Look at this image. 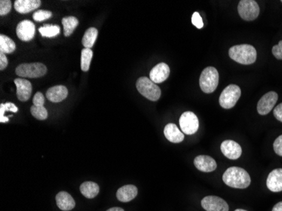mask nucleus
Returning a JSON list of instances; mask_svg holds the SVG:
<instances>
[{"mask_svg":"<svg viewBox=\"0 0 282 211\" xmlns=\"http://www.w3.org/2000/svg\"><path fill=\"white\" fill-rule=\"evenodd\" d=\"M223 182L228 186L234 188H247L251 184V178L249 172L237 166H231L228 168L222 177Z\"/></svg>","mask_w":282,"mask_h":211,"instance_id":"obj_1","label":"nucleus"},{"mask_svg":"<svg viewBox=\"0 0 282 211\" xmlns=\"http://www.w3.org/2000/svg\"><path fill=\"white\" fill-rule=\"evenodd\" d=\"M229 56L237 63L250 65L257 59V51L255 47L249 44H241L231 47L229 49Z\"/></svg>","mask_w":282,"mask_h":211,"instance_id":"obj_2","label":"nucleus"},{"mask_svg":"<svg viewBox=\"0 0 282 211\" xmlns=\"http://www.w3.org/2000/svg\"><path fill=\"white\" fill-rule=\"evenodd\" d=\"M136 88L143 97L152 102L160 99L161 89L148 77H140L136 81Z\"/></svg>","mask_w":282,"mask_h":211,"instance_id":"obj_3","label":"nucleus"},{"mask_svg":"<svg viewBox=\"0 0 282 211\" xmlns=\"http://www.w3.org/2000/svg\"><path fill=\"white\" fill-rule=\"evenodd\" d=\"M219 84V73L214 67H207L201 73L200 86L205 93H212Z\"/></svg>","mask_w":282,"mask_h":211,"instance_id":"obj_4","label":"nucleus"},{"mask_svg":"<svg viewBox=\"0 0 282 211\" xmlns=\"http://www.w3.org/2000/svg\"><path fill=\"white\" fill-rule=\"evenodd\" d=\"M47 67L42 63H22L19 65L15 73L19 77L40 78L47 74Z\"/></svg>","mask_w":282,"mask_h":211,"instance_id":"obj_5","label":"nucleus"},{"mask_svg":"<svg viewBox=\"0 0 282 211\" xmlns=\"http://www.w3.org/2000/svg\"><path fill=\"white\" fill-rule=\"evenodd\" d=\"M241 97V89L237 84H229L222 91L219 103L225 109L232 108Z\"/></svg>","mask_w":282,"mask_h":211,"instance_id":"obj_6","label":"nucleus"},{"mask_svg":"<svg viewBox=\"0 0 282 211\" xmlns=\"http://www.w3.org/2000/svg\"><path fill=\"white\" fill-rule=\"evenodd\" d=\"M240 17L247 21H255L258 18L260 9L258 3L254 0H242L237 6Z\"/></svg>","mask_w":282,"mask_h":211,"instance_id":"obj_7","label":"nucleus"},{"mask_svg":"<svg viewBox=\"0 0 282 211\" xmlns=\"http://www.w3.org/2000/svg\"><path fill=\"white\" fill-rule=\"evenodd\" d=\"M179 124L182 133L188 135L196 133L200 127L197 116L192 112H183L179 119Z\"/></svg>","mask_w":282,"mask_h":211,"instance_id":"obj_8","label":"nucleus"},{"mask_svg":"<svg viewBox=\"0 0 282 211\" xmlns=\"http://www.w3.org/2000/svg\"><path fill=\"white\" fill-rule=\"evenodd\" d=\"M278 100L276 91H270L264 95L258 101L257 111L260 115H267L273 110Z\"/></svg>","mask_w":282,"mask_h":211,"instance_id":"obj_9","label":"nucleus"},{"mask_svg":"<svg viewBox=\"0 0 282 211\" xmlns=\"http://www.w3.org/2000/svg\"><path fill=\"white\" fill-rule=\"evenodd\" d=\"M201 205L206 211H229L228 203L224 199L217 196L205 197L201 201Z\"/></svg>","mask_w":282,"mask_h":211,"instance_id":"obj_10","label":"nucleus"},{"mask_svg":"<svg viewBox=\"0 0 282 211\" xmlns=\"http://www.w3.org/2000/svg\"><path fill=\"white\" fill-rule=\"evenodd\" d=\"M35 25L30 21L25 20L17 25L16 34L20 39L23 42H30L35 36Z\"/></svg>","mask_w":282,"mask_h":211,"instance_id":"obj_11","label":"nucleus"},{"mask_svg":"<svg viewBox=\"0 0 282 211\" xmlns=\"http://www.w3.org/2000/svg\"><path fill=\"white\" fill-rule=\"evenodd\" d=\"M221 151L225 157L231 160H237L242 156V147L233 140H225L221 145Z\"/></svg>","mask_w":282,"mask_h":211,"instance_id":"obj_12","label":"nucleus"},{"mask_svg":"<svg viewBox=\"0 0 282 211\" xmlns=\"http://www.w3.org/2000/svg\"><path fill=\"white\" fill-rule=\"evenodd\" d=\"M16 85V95L21 102H26L30 99L32 92V85L26 79L17 78L15 79Z\"/></svg>","mask_w":282,"mask_h":211,"instance_id":"obj_13","label":"nucleus"},{"mask_svg":"<svg viewBox=\"0 0 282 211\" xmlns=\"http://www.w3.org/2000/svg\"><path fill=\"white\" fill-rule=\"evenodd\" d=\"M170 76V68L167 63H160L155 65L150 72V79L155 84H159L167 80Z\"/></svg>","mask_w":282,"mask_h":211,"instance_id":"obj_14","label":"nucleus"},{"mask_svg":"<svg viewBox=\"0 0 282 211\" xmlns=\"http://www.w3.org/2000/svg\"><path fill=\"white\" fill-rule=\"evenodd\" d=\"M267 187L271 192L278 193L282 191V168L275 169L268 176Z\"/></svg>","mask_w":282,"mask_h":211,"instance_id":"obj_15","label":"nucleus"},{"mask_svg":"<svg viewBox=\"0 0 282 211\" xmlns=\"http://www.w3.org/2000/svg\"><path fill=\"white\" fill-rule=\"evenodd\" d=\"M194 163L196 168L203 172H214L217 167L215 160L209 156H199L194 159Z\"/></svg>","mask_w":282,"mask_h":211,"instance_id":"obj_16","label":"nucleus"},{"mask_svg":"<svg viewBox=\"0 0 282 211\" xmlns=\"http://www.w3.org/2000/svg\"><path fill=\"white\" fill-rule=\"evenodd\" d=\"M68 97L67 88L64 85H56L49 88L46 93V97L52 103H60Z\"/></svg>","mask_w":282,"mask_h":211,"instance_id":"obj_17","label":"nucleus"},{"mask_svg":"<svg viewBox=\"0 0 282 211\" xmlns=\"http://www.w3.org/2000/svg\"><path fill=\"white\" fill-rule=\"evenodd\" d=\"M56 203L61 211H70L76 207L75 199L67 192H59L56 195Z\"/></svg>","mask_w":282,"mask_h":211,"instance_id":"obj_18","label":"nucleus"},{"mask_svg":"<svg viewBox=\"0 0 282 211\" xmlns=\"http://www.w3.org/2000/svg\"><path fill=\"white\" fill-rule=\"evenodd\" d=\"M164 134L167 140L175 144L181 143L184 139V134L179 130L176 124H168L165 126Z\"/></svg>","mask_w":282,"mask_h":211,"instance_id":"obj_19","label":"nucleus"},{"mask_svg":"<svg viewBox=\"0 0 282 211\" xmlns=\"http://www.w3.org/2000/svg\"><path fill=\"white\" fill-rule=\"evenodd\" d=\"M41 3L40 0H16L15 9L20 14H27L39 8Z\"/></svg>","mask_w":282,"mask_h":211,"instance_id":"obj_20","label":"nucleus"},{"mask_svg":"<svg viewBox=\"0 0 282 211\" xmlns=\"http://www.w3.org/2000/svg\"><path fill=\"white\" fill-rule=\"evenodd\" d=\"M138 188L134 185H125L120 187L117 192V199L120 202L127 203L137 196Z\"/></svg>","mask_w":282,"mask_h":211,"instance_id":"obj_21","label":"nucleus"},{"mask_svg":"<svg viewBox=\"0 0 282 211\" xmlns=\"http://www.w3.org/2000/svg\"><path fill=\"white\" fill-rule=\"evenodd\" d=\"M80 193L87 199H93L97 196L100 191V187L93 182H85L79 187Z\"/></svg>","mask_w":282,"mask_h":211,"instance_id":"obj_22","label":"nucleus"},{"mask_svg":"<svg viewBox=\"0 0 282 211\" xmlns=\"http://www.w3.org/2000/svg\"><path fill=\"white\" fill-rule=\"evenodd\" d=\"M97 36H98V30L97 28L91 27L86 30L85 35L82 38V44L85 47V49H91L94 46Z\"/></svg>","mask_w":282,"mask_h":211,"instance_id":"obj_23","label":"nucleus"},{"mask_svg":"<svg viewBox=\"0 0 282 211\" xmlns=\"http://www.w3.org/2000/svg\"><path fill=\"white\" fill-rule=\"evenodd\" d=\"M62 24L64 26V34L65 36H70L71 34L73 33L74 30L79 25L78 19L74 17V16H68L64 17L62 20Z\"/></svg>","mask_w":282,"mask_h":211,"instance_id":"obj_24","label":"nucleus"},{"mask_svg":"<svg viewBox=\"0 0 282 211\" xmlns=\"http://www.w3.org/2000/svg\"><path fill=\"white\" fill-rule=\"evenodd\" d=\"M15 43L7 36H0V52L3 53H12L15 50Z\"/></svg>","mask_w":282,"mask_h":211,"instance_id":"obj_25","label":"nucleus"},{"mask_svg":"<svg viewBox=\"0 0 282 211\" xmlns=\"http://www.w3.org/2000/svg\"><path fill=\"white\" fill-rule=\"evenodd\" d=\"M92 57H93V52L91 49H84L82 50L80 67L84 72H87L90 69Z\"/></svg>","mask_w":282,"mask_h":211,"instance_id":"obj_26","label":"nucleus"},{"mask_svg":"<svg viewBox=\"0 0 282 211\" xmlns=\"http://www.w3.org/2000/svg\"><path fill=\"white\" fill-rule=\"evenodd\" d=\"M39 32L44 37H55L60 33V27L56 25H45L39 28Z\"/></svg>","mask_w":282,"mask_h":211,"instance_id":"obj_27","label":"nucleus"},{"mask_svg":"<svg viewBox=\"0 0 282 211\" xmlns=\"http://www.w3.org/2000/svg\"><path fill=\"white\" fill-rule=\"evenodd\" d=\"M30 113L33 116L34 118H37L38 120H45L48 118V111L47 109L43 106H32L30 107Z\"/></svg>","mask_w":282,"mask_h":211,"instance_id":"obj_28","label":"nucleus"},{"mask_svg":"<svg viewBox=\"0 0 282 211\" xmlns=\"http://www.w3.org/2000/svg\"><path fill=\"white\" fill-rule=\"evenodd\" d=\"M52 16V14L51 11H49V10H37V12H35L33 14V20L35 21L41 22V21H46L48 19L51 18Z\"/></svg>","mask_w":282,"mask_h":211,"instance_id":"obj_29","label":"nucleus"},{"mask_svg":"<svg viewBox=\"0 0 282 211\" xmlns=\"http://www.w3.org/2000/svg\"><path fill=\"white\" fill-rule=\"evenodd\" d=\"M11 2L9 0L0 1V15H6L11 10Z\"/></svg>","mask_w":282,"mask_h":211,"instance_id":"obj_30","label":"nucleus"},{"mask_svg":"<svg viewBox=\"0 0 282 211\" xmlns=\"http://www.w3.org/2000/svg\"><path fill=\"white\" fill-rule=\"evenodd\" d=\"M192 23L198 29H202L204 26L203 20L198 12H194L192 16Z\"/></svg>","mask_w":282,"mask_h":211,"instance_id":"obj_31","label":"nucleus"},{"mask_svg":"<svg viewBox=\"0 0 282 211\" xmlns=\"http://www.w3.org/2000/svg\"><path fill=\"white\" fill-rule=\"evenodd\" d=\"M45 103V97L43 96V93L37 92L35 94L33 97V105L36 106H43Z\"/></svg>","mask_w":282,"mask_h":211,"instance_id":"obj_32","label":"nucleus"},{"mask_svg":"<svg viewBox=\"0 0 282 211\" xmlns=\"http://www.w3.org/2000/svg\"><path fill=\"white\" fill-rule=\"evenodd\" d=\"M274 151L276 154L282 157V135H280L274 142Z\"/></svg>","mask_w":282,"mask_h":211,"instance_id":"obj_33","label":"nucleus"},{"mask_svg":"<svg viewBox=\"0 0 282 211\" xmlns=\"http://www.w3.org/2000/svg\"><path fill=\"white\" fill-rule=\"evenodd\" d=\"M272 53L276 57V59L282 60V41H281L277 45L274 46L272 49Z\"/></svg>","mask_w":282,"mask_h":211,"instance_id":"obj_34","label":"nucleus"},{"mask_svg":"<svg viewBox=\"0 0 282 211\" xmlns=\"http://www.w3.org/2000/svg\"><path fill=\"white\" fill-rule=\"evenodd\" d=\"M3 106V109L5 110V112H18V107L14 104V103H8L5 104H1Z\"/></svg>","mask_w":282,"mask_h":211,"instance_id":"obj_35","label":"nucleus"},{"mask_svg":"<svg viewBox=\"0 0 282 211\" xmlns=\"http://www.w3.org/2000/svg\"><path fill=\"white\" fill-rule=\"evenodd\" d=\"M273 113L277 120L282 122V103L276 106V108L274 109Z\"/></svg>","mask_w":282,"mask_h":211,"instance_id":"obj_36","label":"nucleus"},{"mask_svg":"<svg viewBox=\"0 0 282 211\" xmlns=\"http://www.w3.org/2000/svg\"><path fill=\"white\" fill-rule=\"evenodd\" d=\"M8 66V59L5 53L0 52V70H3Z\"/></svg>","mask_w":282,"mask_h":211,"instance_id":"obj_37","label":"nucleus"},{"mask_svg":"<svg viewBox=\"0 0 282 211\" xmlns=\"http://www.w3.org/2000/svg\"><path fill=\"white\" fill-rule=\"evenodd\" d=\"M272 211H282V201L276 204L273 207Z\"/></svg>","mask_w":282,"mask_h":211,"instance_id":"obj_38","label":"nucleus"},{"mask_svg":"<svg viewBox=\"0 0 282 211\" xmlns=\"http://www.w3.org/2000/svg\"><path fill=\"white\" fill-rule=\"evenodd\" d=\"M106 211H125L124 209L119 208V207H113V208L109 209Z\"/></svg>","mask_w":282,"mask_h":211,"instance_id":"obj_39","label":"nucleus"},{"mask_svg":"<svg viewBox=\"0 0 282 211\" xmlns=\"http://www.w3.org/2000/svg\"><path fill=\"white\" fill-rule=\"evenodd\" d=\"M244 211V210H242V209H237V210H236V211Z\"/></svg>","mask_w":282,"mask_h":211,"instance_id":"obj_40","label":"nucleus"},{"mask_svg":"<svg viewBox=\"0 0 282 211\" xmlns=\"http://www.w3.org/2000/svg\"></svg>","mask_w":282,"mask_h":211,"instance_id":"obj_41","label":"nucleus"}]
</instances>
